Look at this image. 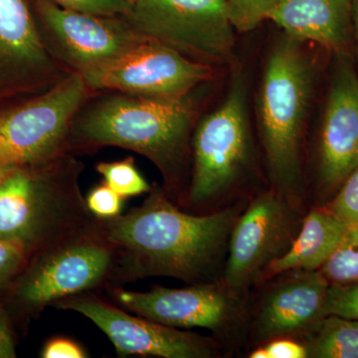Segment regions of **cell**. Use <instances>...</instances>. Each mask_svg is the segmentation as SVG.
Returning a JSON list of instances; mask_svg holds the SVG:
<instances>
[{
    "label": "cell",
    "instance_id": "21",
    "mask_svg": "<svg viewBox=\"0 0 358 358\" xmlns=\"http://www.w3.org/2000/svg\"><path fill=\"white\" fill-rule=\"evenodd\" d=\"M96 171L105 179V183L110 186L122 199L138 196L152 189L147 180L138 173L133 157L112 162H100Z\"/></svg>",
    "mask_w": 358,
    "mask_h": 358
},
{
    "label": "cell",
    "instance_id": "12",
    "mask_svg": "<svg viewBox=\"0 0 358 358\" xmlns=\"http://www.w3.org/2000/svg\"><path fill=\"white\" fill-rule=\"evenodd\" d=\"M317 138L310 206H326L358 164V74L338 53Z\"/></svg>",
    "mask_w": 358,
    "mask_h": 358
},
{
    "label": "cell",
    "instance_id": "22",
    "mask_svg": "<svg viewBox=\"0 0 358 358\" xmlns=\"http://www.w3.org/2000/svg\"><path fill=\"white\" fill-rule=\"evenodd\" d=\"M282 0H226V9L231 24L238 32L255 29L268 20Z\"/></svg>",
    "mask_w": 358,
    "mask_h": 358
},
{
    "label": "cell",
    "instance_id": "2",
    "mask_svg": "<svg viewBox=\"0 0 358 358\" xmlns=\"http://www.w3.org/2000/svg\"><path fill=\"white\" fill-rule=\"evenodd\" d=\"M197 110L192 93L171 99L120 93L77 115L69 138L82 147L113 145L145 155L164 176V192L180 205Z\"/></svg>",
    "mask_w": 358,
    "mask_h": 358
},
{
    "label": "cell",
    "instance_id": "28",
    "mask_svg": "<svg viewBox=\"0 0 358 358\" xmlns=\"http://www.w3.org/2000/svg\"><path fill=\"white\" fill-rule=\"evenodd\" d=\"M267 358H308L306 345L296 338L282 336L264 343Z\"/></svg>",
    "mask_w": 358,
    "mask_h": 358
},
{
    "label": "cell",
    "instance_id": "15",
    "mask_svg": "<svg viewBox=\"0 0 358 358\" xmlns=\"http://www.w3.org/2000/svg\"><path fill=\"white\" fill-rule=\"evenodd\" d=\"M329 282L320 271L282 273L250 293L246 345H264L271 339L299 338L324 317Z\"/></svg>",
    "mask_w": 358,
    "mask_h": 358
},
{
    "label": "cell",
    "instance_id": "14",
    "mask_svg": "<svg viewBox=\"0 0 358 358\" xmlns=\"http://www.w3.org/2000/svg\"><path fill=\"white\" fill-rule=\"evenodd\" d=\"M55 307L74 310L88 317L110 341L120 357L219 358L224 348L212 336L164 326L134 317L91 294H79L59 301Z\"/></svg>",
    "mask_w": 358,
    "mask_h": 358
},
{
    "label": "cell",
    "instance_id": "13",
    "mask_svg": "<svg viewBox=\"0 0 358 358\" xmlns=\"http://www.w3.org/2000/svg\"><path fill=\"white\" fill-rule=\"evenodd\" d=\"M208 64L147 39L124 55L82 73L88 88L150 98H179L210 81Z\"/></svg>",
    "mask_w": 358,
    "mask_h": 358
},
{
    "label": "cell",
    "instance_id": "26",
    "mask_svg": "<svg viewBox=\"0 0 358 358\" xmlns=\"http://www.w3.org/2000/svg\"><path fill=\"white\" fill-rule=\"evenodd\" d=\"M122 199V196L103 182V185L96 186L89 193L86 203L96 218L109 220L121 215Z\"/></svg>",
    "mask_w": 358,
    "mask_h": 358
},
{
    "label": "cell",
    "instance_id": "16",
    "mask_svg": "<svg viewBox=\"0 0 358 358\" xmlns=\"http://www.w3.org/2000/svg\"><path fill=\"white\" fill-rule=\"evenodd\" d=\"M25 0H0V110L43 93L66 76Z\"/></svg>",
    "mask_w": 358,
    "mask_h": 358
},
{
    "label": "cell",
    "instance_id": "23",
    "mask_svg": "<svg viewBox=\"0 0 358 358\" xmlns=\"http://www.w3.org/2000/svg\"><path fill=\"white\" fill-rule=\"evenodd\" d=\"M327 315L358 320V282L329 284L324 305Z\"/></svg>",
    "mask_w": 358,
    "mask_h": 358
},
{
    "label": "cell",
    "instance_id": "9",
    "mask_svg": "<svg viewBox=\"0 0 358 358\" xmlns=\"http://www.w3.org/2000/svg\"><path fill=\"white\" fill-rule=\"evenodd\" d=\"M115 261L114 246L95 227L35 256L9 289L18 307L39 310L110 281Z\"/></svg>",
    "mask_w": 358,
    "mask_h": 358
},
{
    "label": "cell",
    "instance_id": "24",
    "mask_svg": "<svg viewBox=\"0 0 358 358\" xmlns=\"http://www.w3.org/2000/svg\"><path fill=\"white\" fill-rule=\"evenodd\" d=\"M326 206L348 225L358 222V164Z\"/></svg>",
    "mask_w": 358,
    "mask_h": 358
},
{
    "label": "cell",
    "instance_id": "11",
    "mask_svg": "<svg viewBox=\"0 0 358 358\" xmlns=\"http://www.w3.org/2000/svg\"><path fill=\"white\" fill-rule=\"evenodd\" d=\"M34 1L44 43L72 72L100 67L148 39L124 16L79 13L49 0Z\"/></svg>",
    "mask_w": 358,
    "mask_h": 358
},
{
    "label": "cell",
    "instance_id": "10",
    "mask_svg": "<svg viewBox=\"0 0 358 358\" xmlns=\"http://www.w3.org/2000/svg\"><path fill=\"white\" fill-rule=\"evenodd\" d=\"M124 17L148 38L199 62H225L234 50L226 0H133Z\"/></svg>",
    "mask_w": 358,
    "mask_h": 358
},
{
    "label": "cell",
    "instance_id": "27",
    "mask_svg": "<svg viewBox=\"0 0 358 358\" xmlns=\"http://www.w3.org/2000/svg\"><path fill=\"white\" fill-rule=\"evenodd\" d=\"M63 8L98 15L124 16L133 0H49Z\"/></svg>",
    "mask_w": 358,
    "mask_h": 358
},
{
    "label": "cell",
    "instance_id": "5",
    "mask_svg": "<svg viewBox=\"0 0 358 358\" xmlns=\"http://www.w3.org/2000/svg\"><path fill=\"white\" fill-rule=\"evenodd\" d=\"M192 152V176L181 208L210 213L257 194L249 185L257 155L241 70L235 71L222 103L197 124Z\"/></svg>",
    "mask_w": 358,
    "mask_h": 358
},
{
    "label": "cell",
    "instance_id": "4",
    "mask_svg": "<svg viewBox=\"0 0 358 358\" xmlns=\"http://www.w3.org/2000/svg\"><path fill=\"white\" fill-rule=\"evenodd\" d=\"M20 166L0 183V240L35 256L95 229L78 183L76 162L63 159Z\"/></svg>",
    "mask_w": 358,
    "mask_h": 358
},
{
    "label": "cell",
    "instance_id": "6",
    "mask_svg": "<svg viewBox=\"0 0 358 358\" xmlns=\"http://www.w3.org/2000/svg\"><path fill=\"white\" fill-rule=\"evenodd\" d=\"M112 296L117 305L164 326L210 331L225 350L246 345L250 294L229 288L220 280L187 288L155 286L145 293L117 286Z\"/></svg>",
    "mask_w": 358,
    "mask_h": 358
},
{
    "label": "cell",
    "instance_id": "31",
    "mask_svg": "<svg viewBox=\"0 0 358 358\" xmlns=\"http://www.w3.org/2000/svg\"><path fill=\"white\" fill-rule=\"evenodd\" d=\"M352 32L358 42V0H353L352 4Z\"/></svg>",
    "mask_w": 358,
    "mask_h": 358
},
{
    "label": "cell",
    "instance_id": "19",
    "mask_svg": "<svg viewBox=\"0 0 358 358\" xmlns=\"http://www.w3.org/2000/svg\"><path fill=\"white\" fill-rule=\"evenodd\" d=\"M296 338L308 358H358V320L327 315Z\"/></svg>",
    "mask_w": 358,
    "mask_h": 358
},
{
    "label": "cell",
    "instance_id": "17",
    "mask_svg": "<svg viewBox=\"0 0 358 358\" xmlns=\"http://www.w3.org/2000/svg\"><path fill=\"white\" fill-rule=\"evenodd\" d=\"M353 0H282L268 20L300 42L346 53L352 33Z\"/></svg>",
    "mask_w": 358,
    "mask_h": 358
},
{
    "label": "cell",
    "instance_id": "18",
    "mask_svg": "<svg viewBox=\"0 0 358 358\" xmlns=\"http://www.w3.org/2000/svg\"><path fill=\"white\" fill-rule=\"evenodd\" d=\"M348 228V224L329 207L310 206L294 244L266 268L259 285L288 271H319L338 248Z\"/></svg>",
    "mask_w": 358,
    "mask_h": 358
},
{
    "label": "cell",
    "instance_id": "25",
    "mask_svg": "<svg viewBox=\"0 0 358 358\" xmlns=\"http://www.w3.org/2000/svg\"><path fill=\"white\" fill-rule=\"evenodd\" d=\"M27 260L24 250L11 242L0 240V294L11 288L26 267Z\"/></svg>",
    "mask_w": 358,
    "mask_h": 358
},
{
    "label": "cell",
    "instance_id": "7",
    "mask_svg": "<svg viewBox=\"0 0 358 358\" xmlns=\"http://www.w3.org/2000/svg\"><path fill=\"white\" fill-rule=\"evenodd\" d=\"M87 89L83 76L72 72L33 99L0 110V164L34 166L62 154Z\"/></svg>",
    "mask_w": 358,
    "mask_h": 358
},
{
    "label": "cell",
    "instance_id": "30",
    "mask_svg": "<svg viewBox=\"0 0 358 358\" xmlns=\"http://www.w3.org/2000/svg\"><path fill=\"white\" fill-rule=\"evenodd\" d=\"M15 341L6 313L0 308V358H15Z\"/></svg>",
    "mask_w": 358,
    "mask_h": 358
},
{
    "label": "cell",
    "instance_id": "32",
    "mask_svg": "<svg viewBox=\"0 0 358 358\" xmlns=\"http://www.w3.org/2000/svg\"><path fill=\"white\" fill-rule=\"evenodd\" d=\"M17 167L20 166H9V164H0V183L4 180V178H6L9 173H13L14 169H17Z\"/></svg>",
    "mask_w": 358,
    "mask_h": 358
},
{
    "label": "cell",
    "instance_id": "20",
    "mask_svg": "<svg viewBox=\"0 0 358 358\" xmlns=\"http://www.w3.org/2000/svg\"><path fill=\"white\" fill-rule=\"evenodd\" d=\"M319 271L329 284L358 282V222L348 225L338 248Z\"/></svg>",
    "mask_w": 358,
    "mask_h": 358
},
{
    "label": "cell",
    "instance_id": "29",
    "mask_svg": "<svg viewBox=\"0 0 358 358\" xmlns=\"http://www.w3.org/2000/svg\"><path fill=\"white\" fill-rule=\"evenodd\" d=\"M40 357L43 358H85L88 355L76 341L66 338H54L49 339Z\"/></svg>",
    "mask_w": 358,
    "mask_h": 358
},
{
    "label": "cell",
    "instance_id": "3",
    "mask_svg": "<svg viewBox=\"0 0 358 358\" xmlns=\"http://www.w3.org/2000/svg\"><path fill=\"white\" fill-rule=\"evenodd\" d=\"M315 78L303 42L285 34L268 55L257 99L268 187L306 211L305 134Z\"/></svg>",
    "mask_w": 358,
    "mask_h": 358
},
{
    "label": "cell",
    "instance_id": "1",
    "mask_svg": "<svg viewBox=\"0 0 358 358\" xmlns=\"http://www.w3.org/2000/svg\"><path fill=\"white\" fill-rule=\"evenodd\" d=\"M148 193L126 215L96 220V231L117 254L110 280L117 286L148 277L190 285L220 281L233 226L248 200L199 214L183 210L159 186Z\"/></svg>",
    "mask_w": 358,
    "mask_h": 358
},
{
    "label": "cell",
    "instance_id": "8",
    "mask_svg": "<svg viewBox=\"0 0 358 358\" xmlns=\"http://www.w3.org/2000/svg\"><path fill=\"white\" fill-rule=\"evenodd\" d=\"M307 211L270 187L252 196L233 226L221 280L234 291L251 293L266 268L291 248Z\"/></svg>",
    "mask_w": 358,
    "mask_h": 358
}]
</instances>
